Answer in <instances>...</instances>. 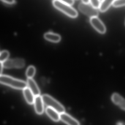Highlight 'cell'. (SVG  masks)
<instances>
[{"label":"cell","instance_id":"7402d4cb","mask_svg":"<svg viewBox=\"0 0 125 125\" xmlns=\"http://www.w3.org/2000/svg\"><path fill=\"white\" fill-rule=\"evenodd\" d=\"M3 65L2 62H0V75H2V69L3 68Z\"/></svg>","mask_w":125,"mask_h":125},{"label":"cell","instance_id":"44dd1931","mask_svg":"<svg viewBox=\"0 0 125 125\" xmlns=\"http://www.w3.org/2000/svg\"><path fill=\"white\" fill-rule=\"evenodd\" d=\"M90 0H84L82 1V2L84 3V4H89L90 3Z\"/></svg>","mask_w":125,"mask_h":125},{"label":"cell","instance_id":"8fae6325","mask_svg":"<svg viewBox=\"0 0 125 125\" xmlns=\"http://www.w3.org/2000/svg\"><path fill=\"white\" fill-rule=\"evenodd\" d=\"M46 112L47 115L54 121L57 122L60 120V114L54 109L47 107Z\"/></svg>","mask_w":125,"mask_h":125},{"label":"cell","instance_id":"8992f818","mask_svg":"<svg viewBox=\"0 0 125 125\" xmlns=\"http://www.w3.org/2000/svg\"><path fill=\"white\" fill-rule=\"evenodd\" d=\"M90 22L93 27L100 33L103 34L106 32L105 26L98 17H91L90 19Z\"/></svg>","mask_w":125,"mask_h":125},{"label":"cell","instance_id":"ac0fdd59","mask_svg":"<svg viewBox=\"0 0 125 125\" xmlns=\"http://www.w3.org/2000/svg\"><path fill=\"white\" fill-rule=\"evenodd\" d=\"M91 5L95 9L99 8L100 7L101 3L100 1L98 0H92L90 1Z\"/></svg>","mask_w":125,"mask_h":125},{"label":"cell","instance_id":"5b68a950","mask_svg":"<svg viewBox=\"0 0 125 125\" xmlns=\"http://www.w3.org/2000/svg\"><path fill=\"white\" fill-rule=\"evenodd\" d=\"M79 10L82 13L90 17H97L98 12L90 4H84L82 2L78 6Z\"/></svg>","mask_w":125,"mask_h":125},{"label":"cell","instance_id":"603a6c76","mask_svg":"<svg viewBox=\"0 0 125 125\" xmlns=\"http://www.w3.org/2000/svg\"><path fill=\"white\" fill-rule=\"evenodd\" d=\"M116 125H125V123L121 122V121H119L117 123Z\"/></svg>","mask_w":125,"mask_h":125},{"label":"cell","instance_id":"5bb4252c","mask_svg":"<svg viewBox=\"0 0 125 125\" xmlns=\"http://www.w3.org/2000/svg\"><path fill=\"white\" fill-rule=\"evenodd\" d=\"M113 1L110 0H103L101 3L99 9L100 11L104 12L106 11L108 9Z\"/></svg>","mask_w":125,"mask_h":125},{"label":"cell","instance_id":"e0dca14e","mask_svg":"<svg viewBox=\"0 0 125 125\" xmlns=\"http://www.w3.org/2000/svg\"><path fill=\"white\" fill-rule=\"evenodd\" d=\"M113 5L114 7H119L125 5V0H115L113 2Z\"/></svg>","mask_w":125,"mask_h":125},{"label":"cell","instance_id":"ba28073f","mask_svg":"<svg viewBox=\"0 0 125 125\" xmlns=\"http://www.w3.org/2000/svg\"><path fill=\"white\" fill-rule=\"evenodd\" d=\"M27 84L28 87L32 91L35 97L40 95L41 93L40 89L32 78H28Z\"/></svg>","mask_w":125,"mask_h":125},{"label":"cell","instance_id":"9c48e42d","mask_svg":"<svg viewBox=\"0 0 125 125\" xmlns=\"http://www.w3.org/2000/svg\"><path fill=\"white\" fill-rule=\"evenodd\" d=\"M60 119L68 125H80L76 120L65 113L60 114Z\"/></svg>","mask_w":125,"mask_h":125},{"label":"cell","instance_id":"d6986e66","mask_svg":"<svg viewBox=\"0 0 125 125\" xmlns=\"http://www.w3.org/2000/svg\"><path fill=\"white\" fill-rule=\"evenodd\" d=\"M1 1L4 3L10 5L14 4L16 3V1L14 0H1Z\"/></svg>","mask_w":125,"mask_h":125},{"label":"cell","instance_id":"277c9868","mask_svg":"<svg viewBox=\"0 0 125 125\" xmlns=\"http://www.w3.org/2000/svg\"><path fill=\"white\" fill-rule=\"evenodd\" d=\"M2 63L3 67L6 68H21L25 66V62L22 58H17L8 59Z\"/></svg>","mask_w":125,"mask_h":125},{"label":"cell","instance_id":"7a4b0ae2","mask_svg":"<svg viewBox=\"0 0 125 125\" xmlns=\"http://www.w3.org/2000/svg\"><path fill=\"white\" fill-rule=\"evenodd\" d=\"M52 4L55 8L72 18H74L78 16V13L71 6L69 5L60 0L52 1Z\"/></svg>","mask_w":125,"mask_h":125},{"label":"cell","instance_id":"3957f363","mask_svg":"<svg viewBox=\"0 0 125 125\" xmlns=\"http://www.w3.org/2000/svg\"><path fill=\"white\" fill-rule=\"evenodd\" d=\"M42 96L44 103L48 107L54 109L60 114L65 113L64 106L54 98L47 94H44Z\"/></svg>","mask_w":125,"mask_h":125},{"label":"cell","instance_id":"ffe728a7","mask_svg":"<svg viewBox=\"0 0 125 125\" xmlns=\"http://www.w3.org/2000/svg\"><path fill=\"white\" fill-rule=\"evenodd\" d=\"M61 0L66 4L70 6L73 5L74 3V1L73 0Z\"/></svg>","mask_w":125,"mask_h":125},{"label":"cell","instance_id":"30bf717a","mask_svg":"<svg viewBox=\"0 0 125 125\" xmlns=\"http://www.w3.org/2000/svg\"><path fill=\"white\" fill-rule=\"evenodd\" d=\"M113 102L120 107L125 110V99L117 93H114L112 96Z\"/></svg>","mask_w":125,"mask_h":125},{"label":"cell","instance_id":"2e32d148","mask_svg":"<svg viewBox=\"0 0 125 125\" xmlns=\"http://www.w3.org/2000/svg\"><path fill=\"white\" fill-rule=\"evenodd\" d=\"M9 53L7 50H3L0 53V62L3 63L8 60L9 57Z\"/></svg>","mask_w":125,"mask_h":125},{"label":"cell","instance_id":"52a82bcc","mask_svg":"<svg viewBox=\"0 0 125 125\" xmlns=\"http://www.w3.org/2000/svg\"><path fill=\"white\" fill-rule=\"evenodd\" d=\"M35 110L37 114L41 115L43 114L44 110V103L42 96L39 95L35 97L34 101Z\"/></svg>","mask_w":125,"mask_h":125},{"label":"cell","instance_id":"7c38bea8","mask_svg":"<svg viewBox=\"0 0 125 125\" xmlns=\"http://www.w3.org/2000/svg\"><path fill=\"white\" fill-rule=\"evenodd\" d=\"M23 94L26 101L29 104L34 103L35 97L29 88L27 87L23 90Z\"/></svg>","mask_w":125,"mask_h":125},{"label":"cell","instance_id":"4fadbf2b","mask_svg":"<svg viewBox=\"0 0 125 125\" xmlns=\"http://www.w3.org/2000/svg\"><path fill=\"white\" fill-rule=\"evenodd\" d=\"M44 36L45 39L54 43L59 42L61 39V37L60 35L51 32L46 33Z\"/></svg>","mask_w":125,"mask_h":125},{"label":"cell","instance_id":"9a60e30c","mask_svg":"<svg viewBox=\"0 0 125 125\" xmlns=\"http://www.w3.org/2000/svg\"><path fill=\"white\" fill-rule=\"evenodd\" d=\"M36 69L33 66H30L28 68L26 72V75L28 78H32L35 74Z\"/></svg>","mask_w":125,"mask_h":125},{"label":"cell","instance_id":"6da1fadb","mask_svg":"<svg viewBox=\"0 0 125 125\" xmlns=\"http://www.w3.org/2000/svg\"><path fill=\"white\" fill-rule=\"evenodd\" d=\"M0 82L1 84L19 90H24L27 87V84L24 81L15 79L8 75H0Z\"/></svg>","mask_w":125,"mask_h":125}]
</instances>
